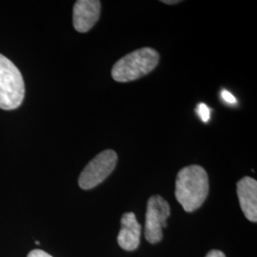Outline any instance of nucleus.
<instances>
[{
    "mask_svg": "<svg viewBox=\"0 0 257 257\" xmlns=\"http://www.w3.org/2000/svg\"><path fill=\"white\" fill-rule=\"evenodd\" d=\"M140 234L141 226L135 213H125L121 219V229L117 237L120 247L128 251L136 250L140 244Z\"/></svg>",
    "mask_w": 257,
    "mask_h": 257,
    "instance_id": "obj_8",
    "label": "nucleus"
},
{
    "mask_svg": "<svg viewBox=\"0 0 257 257\" xmlns=\"http://www.w3.org/2000/svg\"><path fill=\"white\" fill-rule=\"evenodd\" d=\"M101 2L98 0H78L73 14L74 27L79 33L90 31L100 18Z\"/></svg>",
    "mask_w": 257,
    "mask_h": 257,
    "instance_id": "obj_6",
    "label": "nucleus"
},
{
    "mask_svg": "<svg viewBox=\"0 0 257 257\" xmlns=\"http://www.w3.org/2000/svg\"><path fill=\"white\" fill-rule=\"evenodd\" d=\"M25 86L22 74L10 59L0 54V109H18L24 99Z\"/></svg>",
    "mask_w": 257,
    "mask_h": 257,
    "instance_id": "obj_3",
    "label": "nucleus"
},
{
    "mask_svg": "<svg viewBox=\"0 0 257 257\" xmlns=\"http://www.w3.org/2000/svg\"><path fill=\"white\" fill-rule=\"evenodd\" d=\"M162 2H163V3H166V4H175V3H178L179 1H178V0H174V1H167V0H163Z\"/></svg>",
    "mask_w": 257,
    "mask_h": 257,
    "instance_id": "obj_13",
    "label": "nucleus"
},
{
    "mask_svg": "<svg viewBox=\"0 0 257 257\" xmlns=\"http://www.w3.org/2000/svg\"><path fill=\"white\" fill-rule=\"evenodd\" d=\"M237 194L241 209L248 220L257 221V182L255 179L246 176L237 183Z\"/></svg>",
    "mask_w": 257,
    "mask_h": 257,
    "instance_id": "obj_7",
    "label": "nucleus"
},
{
    "mask_svg": "<svg viewBox=\"0 0 257 257\" xmlns=\"http://www.w3.org/2000/svg\"><path fill=\"white\" fill-rule=\"evenodd\" d=\"M27 257H53L50 254H48L45 251L43 250H40V249H35V250H32Z\"/></svg>",
    "mask_w": 257,
    "mask_h": 257,
    "instance_id": "obj_11",
    "label": "nucleus"
},
{
    "mask_svg": "<svg viewBox=\"0 0 257 257\" xmlns=\"http://www.w3.org/2000/svg\"><path fill=\"white\" fill-rule=\"evenodd\" d=\"M206 257H226V255L220 251V250H217V249H213V250H211Z\"/></svg>",
    "mask_w": 257,
    "mask_h": 257,
    "instance_id": "obj_12",
    "label": "nucleus"
},
{
    "mask_svg": "<svg viewBox=\"0 0 257 257\" xmlns=\"http://www.w3.org/2000/svg\"><path fill=\"white\" fill-rule=\"evenodd\" d=\"M159 62V54L152 48H141L119 59L111 70L117 82H130L151 73Z\"/></svg>",
    "mask_w": 257,
    "mask_h": 257,
    "instance_id": "obj_2",
    "label": "nucleus"
},
{
    "mask_svg": "<svg viewBox=\"0 0 257 257\" xmlns=\"http://www.w3.org/2000/svg\"><path fill=\"white\" fill-rule=\"evenodd\" d=\"M170 214V206L162 196L153 195L149 198L145 220V238L149 243L156 244L162 240Z\"/></svg>",
    "mask_w": 257,
    "mask_h": 257,
    "instance_id": "obj_5",
    "label": "nucleus"
},
{
    "mask_svg": "<svg viewBox=\"0 0 257 257\" xmlns=\"http://www.w3.org/2000/svg\"><path fill=\"white\" fill-rule=\"evenodd\" d=\"M117 160L118 156L113 150H105L98 154L84 168L78 178L79 187L91 190L101 184L113 172Z\"/></svg>",
    "mask_w": 257,
    "mask_h": 257,
    "instance_id": "obj_4",
    "label": "nucleus"
},
{
    "mask_svg": "<svg viewBox=\"0 0 257 257\" xmlns=\"http://www.w3.org/2000/svg\"><path fill=\"white\" fill-rule=\"evenodd\" d=\"M209 176L199 165L181 169L175 180V198L184 211L193 212L199 209L209 194Z\"/></svg>",
    "mask_w": 257,
    "mask_h": 257,
    "instance_id": "obj_1",
    "label": "nucleus"
},
{
    "mask_svg": "<svg viewBox=\"0 0 257 257\" xmlns=\"http://www.w3.org/2000/svg\"><path fill=\"white\" fill-rule=\"evenodd\" d=\"M196 112L200 119L202 120L204 123H208L211 118V110L210 108L204 104V103H199L196 107Z\"/></svg>",
    "mask_w": 257,
    "mask_h": 257,
    "instance_id": "obj_9",
    "label": "nucleus"
},
{
    "mask_svg": "<svg viewBox=\"0 0 257 257\" xmlns=\"http://www.w3.org/2000/svg\"><path fill=\"white\" fill-rule=\"evenodd\" d=\"M221 97L224 101L228 103V104H230V105H234V104L237 103V99L235 98V96L227 90H223L221 92Z\"/></svg>",
    "mask_w": 257,
    "mask_h": 257,
    "instance_id": "obj_10",
    "label": "nucleus"
}]
</instances>
